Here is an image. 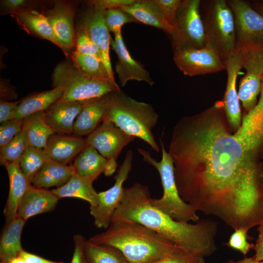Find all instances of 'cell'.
Returning a JSON list of instances; mask_svg holds the SVG:
<instances>
[{
  "instance_id": "obj_1",
  "label": "cell",
  "mask_w": 263,
  "mask_h": 263,
  "mask_svg": "<svg viewBox=\"0 0 263 263\" xmlns=\"http://www.w3.org/2000/svg\"><path fill=\"white\" fill-rule=\"evenodd\" d=\"M222 101L174 127L169 153L182 200L234 230L263 221V167L229 132Z\"/></svg>"
},
{
  "instance_id": "obj_2",
  "label": "cell",
  "mask_w": 263,
  "mask_h": 263,
  "mask_svg": "<svg viewBox=\"0 0 263 263\" xmlns=\"http://www.w3.org/2000/svg\"><path fill=\"white\" fill-rule=\"evenodd\" d=\"M147 186L138 183L124 188L121 203L112 221L140 224L191 253L203 258L217 249L215 237L218 222L210 219H199L195 224L178 222L153 207Z\"/></svg>"
},
{
  "instance_id": "obj_3",
  "label": "cell",
  "mask_w": 263,
  "mask_h": 263,
  "mask_svg": "<svg viewBox=\"0 0 263 263\" xmlns=\"http://www.w3.org/2000/svg\"><path fill=\"white\" fill-rule=\"evenodd\" d=\"M88 240L117 248L129 263H150L188 252L145 226L130 222L112 221L105 231Z\"/></svg>"
},
{
  "instance_id": "obj_4",
  "label": "cell",
  "mask_w": 263,
  "mask_h": 263,
  "mask_svg": "<svg viewBox=\"0 0 263 263\" xmlns=\"http://www.w3.org/2000/svg\"><path fill=\"white\" fill-rule=\"evenodd\" d=\"M159 115L150 104L138 101L121 90L109 94L102 121H110L126 133L149 144L156 152L160 147L152 133Z\"/></svg>"
},
{
  "instance_id": "obj_5",
  "label": "cell",
  "mask_w": 263,
  "mask_h": 263,
  "mask_svg": "<svg viewBox=\"0 0 263 263\" xmlns=\"http://www.w3.org/2000/svg\"><path fill=\"white\" fill-rule=\"evenodd\" d=\"M162 158L157 161L151 155L150 151L137 148L144 161L153 166L159 173L163 187L162 196L151 200V205L174 220L180 222H196L199 220L197 211L180 197L177 187L174 175L173 160L164 143L160 139Z\"/></svg>"
},
{
  "instance_id": "obj_6",
  "label": "cell",
  "mask_w": 263,
  "mask_h": 263,
  "mask_svg": "<svg viewBox=\"0 0 263 263\" xmlns=\"http://www.w3.org/2000/svg\"><path fill=\"white\" fill-rule=\"evenodd\" d=\"M200 14L207 42L215 49L225 64L239 52L232 10L225 0H201Z\"/></svg>"
},
{
  "instance_id": "obj_7",
  "label": "cell",
  "mask_w": 263,
  "mask_h": 263,
  "mask_svg": "<svg viewBox=\"0 0 263 263\" xmlns=\"http://www.w3.org/2000/svg\"><path fill=\"white\" fill-rule=\"evenodd\" d=\"M52 79L54 88L63 92L60 99L67 101H84L121 91L117 84L90 77L69 61L56 66Z\"/></svg>"
},
{
  "instance_id": "obj_8",
  "label": "cell",
  "mask_w": 263,
  "mask_h": 263,
  "mask_svg": "<svg viewBox=\"0 0 263 263\" xmlns=\"http://www.w3.org/2000/svg\"><path fill=\"white\" fill-rule=\"evenodd\" d=\"M200 0H182L177 13L175 34L171 38L174 52L187 48H202L207 44L200 14Z\"/></svg>"
},
{
  "instance_id": "obj_9",
  "label": "cell",
  "mask_w": 263,
  "mask_h": 263,
  "mask_svg": "<svg viewBox=\"0 0 263 263\" xmlns=\"http://www.w3.org/2000/svg\"><path fill=\"white\" fill-rule=\"evenodd\" d=\"M246 74L240 80L238 92L246 113L256 105L263 80V45L248 44L240 50Z\"/></svg>"
},
{
  "instance_id": "obj_10",
  "label": "cell",
  "mask_w": 263,
  "mask_h": 263,
  "mask_svg": "<svg viewBox=\"0 0 263 263\" xmlns=\"http://www.w3.org/2000/svg\"><path fill=\"white\" fill-rule=\"evenodd\" d=\"M132 159L133 152L129 150L114 177L113 185L105 191L98 192L97 205L90 207V214L94 218V225L97 228L106 229L110 225L113 215L121 202L123 185L131 171Z\"/></svg>"
},
{
  "instance_id": "obj_11",
  "label": "cell",
  "mask_w": 263,
  "mask_h": 263,
  "mask_svg": "<svg viewBox=\"0 0 263 263\" xmlns=\"http://www.w3.org/2000/svg\"><path fill=\"white\" fill-rule=\"evenodd\" d=\"M173 60L179 70L189 76L216 73L225 69L217 51L208 43L202 48L174 52Z\"/></svg>"
},
{
  "instance_id": "obj_12",
  "label": "cell",
  "mask_w": 263,
  "mask_h": 263,
  "mask_svg": "<svg viewBox=\"0 0 263 263\" xmlns=\"http://www.w3.org/2000/svg\"><path fill=\"white\" fill-rule=\"evenodd\" d=\"M226 1L235 19L237 51L245 45H263V17L245 0Z\"/></svg>"
},
{
  "instance_id": "obj_13",
  "label": "cell",
  "mask_w": 263,
  "mask_h": 263,
  "mask_svg": "<svg viewBox=\"0 0 263 263\" xmlns=\"http://www.w3.org/2000/svg\"><path fill=\"white\" fill-rule=\"evenodd\" d=\"M135 137L110 121H102L85 138L87 145L95 148L105 158L116 160L122 150Z\"/></svg>"
},
{
  "instance_id": "obj_14",
  "label": "cell",
  "mask_w": 263,
  "mask_h": 263,
  "mask_svg": "<svg viewBox=\"0 0 263 263\" xmlns=\"http://www.w3.org/2000/svg\"><path fill=\"white\" fill-rule=\"evenodd\" d=\"M106 10L90 6L82 18L79 26L98 47L101 59L112 79L115 80L110 57V31L105 21Z\"/></svg>"
},
{
  "instance_id": "obj_15",
  "label": "cell",
  "mask_w": 263,
  "mask_h": 263,
  "mask_svg": "<svg viewBox=\"0 0 263 263\" xmlns=\"http://www.w3.org/2000/svg\"><path fill=\"white\" fill-rule=\"evenodd\" d=\"M110 46L116 53L118 61L115 70L122 86L130 80L144 81L152 86L154 81L150 77V73L138 60L130 55L123 39L121 32L114 35V39L110 38Z\"/></svg>"
},
{
  "instance_id": "obj_16",
  "label": "cell",
  "mask_w": 263,
  "mask_h": 263,
  "mask_svg": "<svg viewBox=\"0 0 263 263\" xmlns=\"http://www.w3.org/2000/svg\"><path fill=\"white\" fill-rule=\"evenodd\" d=\"M225 65L227 73V83L222 101L227 122L230 127L236 131L242 121L240 100L236 89L237 79L243 68L240 51L228 58Z\"/></svg>"
},
{
  "instance_id": "obj_17",
  "label": "cell",
  "mask_w": 263,
  "mask_h": 263,
  "mask_svg": "<svg viewBox=\"0 0 263 263\" xmlns=\"http://www.w3.org/2000/svg\"><path fill=\"white\" fill-rule=\"evenodd\" d=\"M75 13V9L72 4L60 1H57L45 15L67 54L75 43L74 25Z\"/></svg>"
},
{
  "instance_id": "obj_18",
  "label": "cell",
  "mask_w": 263,
  "mask_h": 263,
  "mask_svg": "<svg viewBox=\"0 0 263 263\" xmlns=\"http://www.w3.org/2000/svg\"><path fill=\"white\" fill-rule=\"evenodd\" d=\"M84 101L59 99L44 111L47 124L55 133L73 134L75 122Z\"/></svg>"
},
{
  "instance_id": "obj_19",
  "label": "cell",
  "mask_w": 263,
  "mask_h": 263,
  "mask_svg": "<svg viewBox=\"0 0 263 263\" xmlns=\"http://www.w3.org/2000/svg\"><path fill=\"white\" fill-rule=\"evenodd\" d=\"M59 199L52 191L31 185L19 207L17 216L26 221L29 218L53 210Z\"/></svg>"
},
{
  "instance_id": "obj_20",
  "label": "cell",
  "mask_w": 263,
  "mask_h": 263,
  "mask_svg": "<svg viewBox=\"0 0 263 263\" xmlns=\"http://www.w3.org/2000/svg\"><path fill=\"white\" fill-rule=\"evenodd\" d=\"M86 145L85 139L80 136L55 133L49 138L43 150L52 160L66 165Z\"/></svg>"
},
{
  "instance_id": "obj_21",
  "label": "cell",
  "mask_w": 263,
  "mask_h": 263,
  "mask_svg": "<svg viewBox=\"0 0 263 263\" xmlns=\"http://www.w3.org/2000/svg\"><path fill=\"white\" fill-rule=\"evenodd\" d=\"M109 95L84 101L82 109L75 122V135L88 136L101 123L108 107Z\"/></svg>"
},
{
  "instance_id": "obj_22",
  "label": "cell",
  "mask_w": 263,
  "mask_h": 263,
  "mask_svg": "<svg viewBox=\"0 0 263 263\" xmlns=\"http://www.w3.org/2000/svg\"><path fill=\"white\" fill-rule=\"evenodd\" d=\"M4 166L9 182L8 196L3 212L7 224L17 216L20 201L31 183L22 173L19 164L8 163Z\"/></svg>"
},
{
  "instance_id": "obj_23",
  "label": "cell",
  "mask_w": 263,
  "mask_h": 263,
  "mask_svg": "<svg viewBox=\"0 0 263 263\" xmlns=\"http://www.w3.org/2000/svg\"><path fill=\"white\" fill-rule=\"evenodd\" d=\"M138 22L161 29L172 38L174 29L168 22L155 0H135L129 6L121 8Z\"/></svg>"
},
{
  "instance_id": "obj_24",
  "label": "cell",
  "mask_w": 263,
  "mask_h": 263,
  "mask_svg": "<svg viewBox=\"0 0 263 263\" xmlns=\"http://www.w3.org/2000/svg\"><path fill=\"white\" fill-rule=\"evenodd\" d=\"M18 22L29 33L47 39L60 47L66 55L67 53L59 41L46 17L38 12L23 9L12 13Z\"/></svg>"
},
{
  "instance_id": "obj_25",
  "label": "cell",
  "mask_w": 263,
  "mask_h": 263,
  "mask_svg": "<svg viewBox=\"0 0 263 263\" xmlns=\"http://www.w3.org/2000/svg\"><path fill=\"white\" fill-rule=\"evenodd\" d=\"M75 172L72 165L68 166L50 160L34 176L31 183L41 188H59L65 184Z\"/></svg>"
},
{
  "instance_id": "obj_26",
  "label": "cell",
  "mask_w": 263,
  "mask_h": 263,
  "mask_svg": "<svg viewBox=\"0 0 263 263\" xmlns=\"http://www.w3.org/2000/svg\"><path fill=\"white\" fill-rule=\"evenodd\" d=\"M107 160L93 147L86 145L76 156L72 166L77 174L94 182L103 173Z\"/></svg>"
},
{
  "instance_id": "obj_27",
  "label": "cell",
  "mask_w": 263,
  "mask_h": 263,
  "mask_svg": "<svg viewBox=\"0 0 263 263\" xmlns=\"http://www.w3.org/2000/svg\"><path fill=\"white\" fill-rule=\"evenodd\" d=\"M26 221L17 216L5 224L0 239V263H8L23 249L21 236Z\"/></svg>"
},
{
  "instance_id": "obj_28",
  "label": "cell",
  "mask_w": 263,
  "mask_h": 263,
  "mask_svg": "<svg viewBox=\"0 0 263 263\" xmlns=\"http://www.w3.org/2000/svg\"><path fill=\"white\" fill-rule=\"evenodd\" d=\"M93 182L80 177L75 172L63 186L52 190L58 199L76 198L88 202L90 207L97 205L99 195L93 186Z\"/></svg>"
},
{
  "instance_id": "obj_29",
  "label": "cell",
  "mask_w": 263,
  "mask_h": 263,
  "mask_svg": "<svg viewBox=\"0 0 263 263\" xmlns=\"http://www.w3.org/2000/svg\"><path fill=\"white\" fill-rule=\"evenodd\" d=\"M62 95L60 89L54 88L27 96L19 103L12 119H23L34 113L44 112L59 100Z\"/></svg>"
},
{
  "instance_id": "obj_30",
  "label": "cell",
  "mask_w": 263,
  "mask_h": 263,
  "mask_svg": "<svg viewBox=\"0 0 263 263\" xmlns=\"http://www.w3.org/2000/svg\"><path fill=\"white\" fill-rule=\"evenodd\" d=\"M23 120V128L27 133L29 145L43 149L50 136L55 133L46 122L44 112L31 114Z\"/></svg>"
},
{
  "instance_id": "obj_31",
  "label": "cell",
  "mask_w": 263,
  "mask_h": 263,
  "mask_svg": "<svg viewBox=\"0 0 263 263\" xmlns=\"http://www.w3.org/2000/svg\"><path fill=\"white\" fill-rule=\"evenodd\" d=\"M83 248L88 263H129L117 248L85 239Z\"/></svg>"
},
{
  "instance_id": "obj_32",
  "label": "cell",
  "mask_w": 263,
  "mask_h": 263,
  "mask_svg": "<svg viewBox=\"0 0 263 263\" xmlns=\"http://www.w3.org/2000/svg\"><path fill=\"white\" fill-rule=\"evenodd\" d=\"M72 57L75 65L89 76L117 84L115 80L110 77L107 68L101 58L92 55L78 54L75 52Z\"/></svg>"
},
{
  "instance_id": "obj_33",
  "label": "cell",
  "mask_w": 263,
  "mask_h": 263,
  "mask_svg": "<svg viewBox=\"0 0 263 263\" xmlns=\"http://www.w3.org/2000/svg\"><path fill=\"white\" fill-rule=\"evenodd\" d=\"M51 159L46 154L43 149L29 145L19 165L23 174L31 182L37 173Z\"/></svg>"
},
{
  "instance_id": "obj_34",
  "label": "cell",
  "mask_w": 263,
  "mask_h": 263,
  "mask_svg": "<svg viewBox=\"0 0 263 263\" xmlns=\"http://www.w3.org/2000/svg\"><path fill=\"white\" fill-rule=\"evenodd\" d=\"M29 146L25 130H22L9 143L0 148V162L4 166L6 163H19Z\"/></svg>"
},
{
  "instance_id": "obj_35",
  "label": "cell",
  "mask_w": 263,
  "mask_h": 263,
  "mask_svg": "<svg viewBox=\"0 0 263 263\" xmlns=\"http://www.w3.org/2000/svg\"><path fill=\"white\" fill-rule=\"evenodd\" d=\"M105 21L109 31L114 35L121 32L122 27L125 24L138 22L121 8L106 10Z\"/></svg>"
},
{
  "instance_id": "obj_36",
  "label": "cell",
  "mask_w": 263,
  "mask_h": 263,
  "mask_svg": "<svg viewBox=\"0 0 263 263\" xmlns=\"http://www.w3.org/2000/svg\"><path fill=\"white\" fill-rule=\"evenodd\" d=\"M75 45L76 49L75 52L76 53L94 56L101 58V53L98 47L80 26L75 35Z\"/></svg>"
},
{
  "instance_id": "obj_37",
  "label": "cell",
  "mask_w": 263,
  "mask_h": 263,
  "mask_svg": "<svg viewBox=\"0 0 263 263\" xmlns=\"http://www.w3.org/2000/svg\"><path fill=\"white\" fill-rule=\"evenodd\" d=\"M23 119H13L1 123L0 126V148L12 140L23 129Z\"/></svg>"
},
{
  "instance_id": "obj_38",
  "label": "cell",
  "mask_w": 263,
  "mask_h": 263,
  "mask_svg": "<svg viewBox=\"0 0 263 263\" xmlns=\"http://www.w3.org/2000/svg\"><path fill=\"white\" fill-rule=\"evenodd\" d=\"M248 231V230L244 228L235 230L227 244L229 247L238 250L244 256H246L249 250L254 247V244L247 241Z\"/></svg>"
},
{
  "instance_id": "obj_39",
  "label": "cell",
  "mask_w": 263,
  "mask_h": 263,
  "mask_svg": "<svg viewBox=\"0 0 263 263\" xmlns=\"http://www.w3.org/2000/svg\"><path fill=\"white\" fill-rule=\"evenodd\" d=\"M155 1L161 8L168 22L174 29L175 34L177 28V13L182 0H155Z\"/></svg>"
},
{
  "instance_id": "obj_40",
  "label": "cell",
  "mask_w": 263,
  "mask_h": 263,
  "mask_svg": "<svg viewBox=\"0 0 263 263\" xmlns=\"http://www.w3.org/2000/svg\"><path fill=\"white\" fill-rule=\"evenodd\" d=\"M150 263H205L204 258L188 252L175 253Z\"/></svg>"
},
{
  "instance_id": "obj_41",
  "label": "cell",
  "mask_w": 263,
  "mask_h": 263,
  "mask_svg": "<svg viewBox=\"0 0 263 263\" xmlns=\"http://www.w3.org/2000/svg\"><path fill=\"white\" fill-rule=\"evenodd\" d=\"M85 239L83 236L79 234L73 237L74 250L70 263H88L83 248Z\"/></svg>"
},
{
  "instance_id": "obj_42",
  "label": "cell",
  "mask_w": 263,
  "mask_h": 263,
  "mask_svg": "<svg viewBox=\"0 0 263 263\" xmlns=\"http://www.w3.org/2000/svg\"><path fill=\"white\" fill-rule=\"evenodd\" d=\"M135 0H94L89 2L90 6L105 10L122 8L132 4Z\"/></svg>"
},
{
  "instance_id": "obj_43",
  "label": "cell",
  "mask_w": 263,
  "mask_h": 263,
  "mask_svg": "<svg viewBox=\"0 0 263 263\" xmlns=\"http://www.w3.org/2000/svg\"><path fill=\"white\" fill-rule=\"evenodd\" d=\"M19 101L7 102L0 99V124L12 119L14 113L17 110Z\"/></svg>"
},
{
  "instance_id": "obj_44",
  "label": "cell",
  "mask_w": 263,
  "mask_h": 263,
  "mask_svg": "<svg viewBox=\"0 0 263 263\" xmlns=\"http://www.w3.org/2000/svg\"><path fill=\"white\" fill-rule=\"evenodd\" d=\"M18 256L24 259L25 263H64L62 262H55L44 259L38 255L28 252L23 249L19 253Z\"/></svg>"
},
{
  "instance_id": "obj_45",
  "label": "cell",
  "mask_w": 263,
  "mask_h": 263,
  "mask_svg": "<svg viewBox=\"0 0 263 263\" xmlns=\"http://www.w3.org/2000/svg\"><path fill=\"white\" fill-rule=\"evenodd\" d=\"M258 226L259 234L254 247L255 254L253 257L259 262L263 260V221Z\"/></svg>"
},
{
  "instance_id": "obj_46",
  "label": "cell",
  "mask_w": 263,
  "mask_h": 263,
  "mask_svg": "<svg viewBox=\"0 0 263 263\" xmlns=\"http://www.w3.org/2000/svg\"><path fill=\"white\" fill-rule=\"evenodd\" d=\"M27 2L24 0H6L2 1V6L4 9L11 13L24 9Z\"/></svg>"
},
{
  "instance_id": "obj_47",
  "label": "cell",
  "mask_w": 263,
  "mask_h": 263,
  "mask_svg": "<svg viewBox=\"0 0 263 263\" xmlns=\"http://www.w3.org/2000/svg\"><path fill=\"white\" fill-rule=\"evenodd\" d=\"M15 92L12 88L4 84L3 82L0 83V99L3 100V98H15L17 97Z\"/></svg>"
},
{
  "instance_id": "obj_48",
  "label": "cell",
  "mask_w": 263,
  "mask_h": 263,
  "mask_svg": "<svg viewBox=\"0 0 263 263\" xmlns=\"http://www.w3.org/2000/svg\"><path fill=\"white\" fill-rule=\"evenodd\" d=\"M116 160L112 158L108 159L103 172L106 176H110L112 175L116 170L118 166Z\"/></svg>"
},
{
  "instance_id": "obj_49",
  "label": "cell",
  "mask_w": 263,
  "mask_h": 263,
  "mask_svg": "<svg viewBox=\"0 0 263 263\" xmlns=\"http://www.w3.org/2000/svg\"><path fill=\"white\" fill-rule=\"evenodd\" d=\"M259 261H257L255 260L254 257L249 258H244L243 260L238 261H229L227 263H258Z\"/></svg>"
},
{
  "instance_id": "obj_50",
  "label": "cell",
  "mask_w": 263,
  "mask_h": 263,
  "mask_svg": "<svg viewBox=\"0 0 263 263\" xmlns=\"http://www.w3.org/2000/svg\"><path fill=\"white\" fill-rule=\"evenodd\" d=\"M254 6L253 9L263 17V2H255Z\"/></svg>"
},
{
  "instance_id": "obj_51",
  "label": "cell",
  "mask_w": 263,
  "mask_h": 263,
  "mask_svg": "<svg viewBox=\"0 0 263 263\" xmlns=\"http://www.w3.org/2000/svg\"><path fill=\"white\" fill-rule=\"evenodd\" d=\"M8 263H25L24 259L19 256L11 259Z\"/></svg>"
},
{
  "instance_id": "obj_52",
  "label": "cell",
  "mask_w": 263,
  "mask_h": 263,
  "mask_svg": "<svg viewBox=\"0 0 263 263\" xmlns=\"http://www.w3.org/2000/svg\"><path fill=\"white\" fill-rule=\"evenodd\" d=\"M258 263H263V260H262V261H259V262H258Z\"/></svg>"
},
{
  "instance_id": "obj_53",
  "label": "cell",
  "mask_w": 263,
  "mask_h": 263,
  "mask_svg": "<svg viewBox=\"0 0 263 263\" xmlns=\"http://www.w3.org/2000/svg\"><path fill=\"white\" fill-rule=\"evenodd\" d=\"M262 166L263 167V162L262 163Z\"/></svg>"
}]
</instances>
